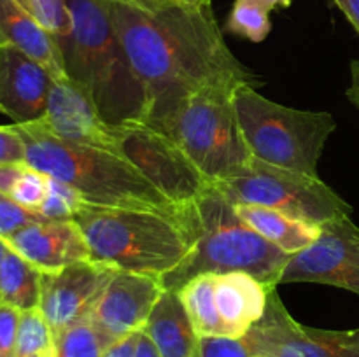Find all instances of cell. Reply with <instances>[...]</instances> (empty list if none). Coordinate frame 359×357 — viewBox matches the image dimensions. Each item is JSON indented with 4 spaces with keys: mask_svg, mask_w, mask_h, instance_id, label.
<instances>
[{
    "mask_svg": "<svg viewBox=\"0 0 359 357\" xmlns=\"http://www.w3.org/2000/svg\"><path fill=\"white\" fill-rule=\"evenodd\" d=\"M125 51L158 122L200 91H237L252 74L230 51L210 7L179 0H109Z\"/></svg>",
    "mask_w": 359,
    "mask_h": 357,
    "instance_id": "1",
    "label": "cell"
},
{
    "mask_svg": "<svg viewBox=\"0 0 359 357\" xmlns=\"http://www.w3.org/2000/svg\"><path fill=\"white\" fill-rule=\"evenodd\" d=\"M72 28L60 38L65 76L112 126L146 121L149 98L119 38L109 0H67Z\"/></svg>",
    "mask_w": 359,
    "mask_h": 357,
    "instance_id": "2",
    "label": "cell"
},
{
    "mask_svg": "<svg viewBox=\"0 0 359 357\" xmlns=\"http://www.w3.org/2000/svg\"><path fill=\"white\" fill-rule=\"evenodd\" d=\"M191 203L175 212L84 205L74 220L83 230L91 259L161 279L195 245Z\"/></svg>",
    "mask_w": 359,
    "mask_h": 357,
    "instance_id": "3",
    "label": "cell"
},
{
    "mask_svg": "<svg viewBox=\"0 0 359 357\" xmlns=\"http://www.w3.org/2000/svg\"><path fill=\"white\" fill-rule=\"evenodd\" d=\"M27 147V164L76 189L86 205L175 212L130 161L118 154L79 146L56 136L44 121L14 125Z\"/></svg>",
    "mask_w": 359,
    "mask_h": 357,
    "instance_id": "4",
    "label": "cell"
},
{
    "mask_svg": "<svg viewBox=\"0 0 359 357\" xmlns=\"http://www.w3.org/2000/svg\"><path fill=\"white\" fill-rule=\"evenodd\" d=\"M191 209L195 245L177 268L161 276L163 289L179 290L203 273L230 272H245L266 286H279L291 255L251 230L235 214L233 203L210 188L191 203Z\"/></svg>",
    "mask_w": 359,
    "mask_h": 357,
    "instance_id": "5",
    "label": "cell"
},
{
    "mask_svg": "<svg viewBox=\"0 0 359 357\" xmlns=\"http://www.w3.org/2000/svg\"><path fill=\"white\" fill-rule=\"evenodd\" d=\"M233 104L242 135L255 160L319 177L323 149L337 130L330 112L286 107L259 94L255 84L238 88Z\"/></svg>",
    "mask_w": 359,
    "mask_h": 357,
    "instance_id": "6",
    "label": "cell"
},
{
    "mask_svg": "<svg viewBox=\"0 0 359 357\" xmlns=\"http://www.w3.org/2000/svg\"><path fill=\"white\" fill-rule=\"evenodd\" d=\"M233 93L200 91L161 121L151 122L177 142L210 184L237 177L252 160L235 111Z\"/></svg>",
    "mask_w": 359,
    "mask_h": 357,
    "instance_id": "7",
    "label": "cell"
},
{
    "mask_svg": "<svg viewBox=\"0 0 359 357\" xmlns=\"http://www.w3.org/2000/svg\"><path fill=\"white\" fill-rule=\"evenodd\" d=\"M233 205H259L312 224L351 217L353 206L319 177L252 158L237 177L212 184Z\"/></svg>",
    "mask_w": 359,
    "mask_h": 357,
    "instance_id": "8",
    "label": "cell"
},
{
    "mask_svg": "<svg viewBox=\"0 0 359 357\" xmlns=\"http://www.w3.org/2000/svg\"><path fill=\"white\" fill-rule=\"evenodd\" d=\"M114 128L119 156L130 161L172 203H191L212 188L209 178L163 130L147 121Z\"/></svg>",
    "mask_w": 359,
    "mask_h": 357,
    "instance_id": "9",
    "label": "cell"
},
{
    "mask_svg": "<svg viewBox=\"0 0 359 357\" xmlns=\"http://www.w3.org/2000/svg\"><path fill=\"white\" fill-rule=\"evenodd\" d=\"M242 338L255 357H359V328L326 331L300 324L277 289L270 290L265 314Z\"/></svg>",
    "mask_w": 359,
    "mask_h": 357,
    "instance_id": "10",
    "label": "cell"
},
{
    "mask_svg": "<svg viewBox=\"0 0 359 357\" xmlns=\"http://www.w3.org/2000/svg\"><path fill=\"white\" fill-rule=\"evenodd\" d=\"M314 282L359 294V227L351 217L321 224L311 247L291 255L279 284Z\"/></svg>",
    "mask_w": 359,
    "mask_h": 357,
    "instance_id": "11",
    "label": "cell"
},
{
    "mask_svg": "<svg viewBox=\"0 0 359 357\" xmlns=\"http://www.w3.org/2000/svg\"><path fill=\"white\" fill-rule=\"evenodd\" d=\"M119 270L109 262L84 259L58 272H42L41 303L53 340L70 326L84 321Z\"/></svg>",
    "mask_w": 359,
    "mask_h": 357,
    "instance_id": "12",
    "label": "cell"
},
{
    "mask_svg": "<svg viewBox=\"0 0 359 357\" xmlns=\"http://www.w3.org/2000/svg\"><path fill=\"white\" fill-rule=\"evenodd\" d=\"M163 290L160 276L119 270L91 312L90 321L112 345L132 332L142 331Z\"/></svg>",
    "mask_w": 359,
    "mask_h": 357,
    "instance_id": "13",
    "label": "cell"
},
{
    "mask_svg": "<svg viewBox=\"0 0 359 357\" xmlns=\"http://www.w3.org/2000/svg\"><path fill=\"white\" fill-rule=\"evenodd\" d=\"M42 121L67 142L118 154L116 128L102 119L93 102L69 77L55 79Z\"/></svg>",
    "mask_w": 359,
    "mask_h": 357,
    "instance_id": "14",
    "label": "cell"
},
{
    "mask_svg": "<svg viewBox=\"0 0 359 357\" xmlns=\"http://www.w3.org/2000/svg\"><path fill=\"white\" fill-rule=\"evenodd\" d=\"M56 77L27 52L0 46V112L13 125L44 119Z\"/></svg>",
    "mask_w": 359,
    "mask_h": 357,
    "instance_id": "15",
    "label": "cell"
},
{
    "mask_svg": "<svg viewBox=\"0 0 359 357\" xmlns=\"http://www.w3.org/2000/svg\"><path fill=\"white\" fill-rule=\"evenodd\" d=\"M6 241L41 272H58L72 262L91 259L83 230L74 219H42L25 226Z\"/></svg>",
    "mask_w": 359,
    "mask_h": 357,
    "instance_id": "16",
    "label": "cell"
},
{
    "mask_svg": "<svg viewBox=\"0 0 359 357\" xmlns=\"http://www.w3.org/2000/svg\"><path fill=\"white\" fill-rule=\"evenodd\" d=\"M216 304L224 335L242 338L259 318L269 304L270 287L245 272L214 273Z\"/></svg>",
    "mask_w": 359,
    "mask_h": 357,
    "instance_id": "17",
    "label": "cell"
},
{
    "mask_svg": "<svg viewBox=\"0 0 359 357\" xmlns=\"http://www.w3.org/2000/svg\"><path fill=\"white\" fill-rule=\"evenodd\" d=\"M0 46H13L63 79V58L56 38L37 23L18 0H0Z\"/></svg>",
    "mask_w": 359,
    "mask_h": 357,
    "instance_id": "18",
    "label": "cell"
},
{
    "mask_svg": "<svg viewBox=\"0 0 359 357\" xmlns=\"http://www.w3.org/2000/svg\"><path fill=\"white\" fill-rule=\"evenodd\" d=\"M142 331L163 357H195L198 332L193 328L179 290H163Z\"/></svg>",
    "mask_w": 359,
    "mask_h": 357,
    "instance_id": "19",
    "label": "cell"
},
{
    "mask_svg": "<svg viewBox=\"0 0 359 357\" xmlns=\"http://www.w3.org/2000/svg\"><path fill=\"white\" fill-rule=\"evenodd\" d=\"M233 209L251 230L290 255L311 247L321 234L319 224L305 223L269 206L233 205Z\"/></svg>",
    "mask_w": 359,
    "mask_h": 357,
    "instance_id": "20",
    "label": "cell"
},
{
    "mask_svg": "<svg viewBox=\"0 0 359 357\" xmlns=\"http://www.w3.org/2000/svg\"><path fill=\"white\" fill-rule=\"evenodd\" d=\"M41 270L9 247L0 265V303L18 310L37 308L41 303Z\"/></svg>",
    "mask_w": 359,
    "mask_h": 357,
    "instance_id": "21",
    "label": "cell"
},
{
    "mask_svg": "<svg viewBox=\"0 0 359 357\" xmlns=\"http://www.w3.org/2000/svg\"><path fill=\"white\" fill-rule=\"evenodd\" d=\"M179 294L198 336L224 335L223 322H221L216 304V275L214 273L195 276L179 289Z\"/></svg>",
    "mask_w": 359,
    "mask_h": 357,
    "instance_id": "22",
    "label": "cell"
},
{
    "mask_svg": "<svg viewBox=\"0 0 359 357\" xmlns=\"http://www.w3.org/2000/svg\"><path fill=\"white\" fill-rule=\"evenodd\" d=\"M109 343L90 317L60 332L53 343V357H104Z\"/></svg>",
    "mask_w": 359,
    "mask_h": 357,
    "instance_id": "23",
    "label": "cell"
},
{
    "mask_svg": "<svg viewBox=\"0 0 359 357\" xmlns=\"http://www.w3.org/2000/svg\"><path fill=\"white\" fill-rule=\"evenodd\" d=\"M226 30L251 42H262L272 30L270 10L259 0H235Z\"/></svg>",
    "mask_w": 359,
    "mask_h": 357,
    "instance_id": "24",
    "label": "cell"
},
{
    "mask_svg": "<svg viewBox=\"0 0 359 357\" xmlns=\"http://www.w3.org/2000/svg\"><path fill=\"white\" fill-rule=\"evenodd\" d=\"M53 332L41 308L21 310L20 326H18L16 357L37 356V354L53 352Z\"/></svg>",
    "mask_w": 359,
    "mask_h": 357,
    "instance_id": "25",
    "label": "cell"
},
{
    "mask_svg": "<svg viewBox=\"0 0 359 357\" xmlns=\"http://www.w3.org/2000/svg\"><path fill=\"white\" fill-rule=\"evenodd\" d=\"M18 4L35 18L37 23L56 38V42L70 34L72 18L67 0H18Z\"/></svg>",
    "mask_w": 359,
    "mask_h": 357,
    "instance_id": "26",
    "label": "cell"
},
{
    "mask_svg": "<svg viewBox=\"0 0 359 357\" xmlns=\"http://www.w3.org/2000/svg\"><path fill=\"white\" fill-rule=\"evenodd\" d=\"M86 205L81 198L79 192L70 188L65 182H60L56 178L49 177L48 195H46L44 203L39 209V214L46 219L53 220H67L74 219L76 214Z\"/></svg>",
    "mask_w": 359,
    "mask_h": 357,
    "instance_id": "27",
    "label": "cell"
},
{
    "mask_svg": "<svg viewBox=\"0 0 359 357\" xmlns=\"http://www.w3.org/2000/svg\"><path fill=\"white\" fill-rule=\"evenodd\" d=\"M48 175H44L39 170H34V168L27 164L23 175H21L20 181L14 186L13 192H11V198L20 203L21 206H25V209L39 212V209L44 203L46 195H48Z\"/></svg>",
    "mask_w": 359,
    "mask_h": 357,
    "instance_id": "28",
    "label": "cell"
},
{
    "mask_svg": "<svg viewBox=\"0 0 359 357\" xmlns=\"http://www.w3.org/2000/svg\"><path fill=\"white\" fill-rule=\"evenodd\" d=\"M42 219H46V217H42L35 210L21 206L6 192H0V237L4 240L13 237L14 233L23 230L28 224L39 223Z\"/></svg>",
    "mask_w": 359,
    "mask_h": 357,
    "instance_id": "29",
    "label": "cell"
},
{
    "mask_svg": "<svg viewBox=\"0 0 359 357\" xmlns=\"http://www.w3.org/2000/svg\"><path fill=\"white\" fill-rule=\"evenodd\" d=\"M195 357H255L244 338L226 335L198 336Z\"/></svg>",
    "mask_w": 359,
    "mask_h": 357,
    "instance_id": "30",
    "label": "cell"
},
{
    "mask_svg": "<svg viewBox=\"0 0 359 357\" xmlns=\"http://www.w3.org/2000/svg\"><path fill=\"white\" fill-rule=\"evenodd\" d=\"M20 314L18 308L0 303V357H16Z\"/></svg>",
    "mask_w": 359,
    "mask_h": 357,
    "instance_id": "31",
    "label": "cell"
},
{
    "mask_svg": "<svg viewBox=\"0 0 359 357\" xmlns=\"http://www.w3.org/2000/svg\"><path fill=\"white\" fill-rule=\"evenodd\" d=\"M7 163L27 164V147L14 125L0 126V164Z\"/></svg>",
    "mask_w": 359,
    "mask_h": 357,
    "instance_id": "32",
    "label": "cell"
},
{
    "mask_svg": "<svg viewBox=\"0 0 359 357\" xmlns=\"http://www.w3.org/2000/svg\"><path fill=\"white\" fill-rule=\"evenodd\" d=\"M25 168H27L25 163L0 164V192H6V195L11 196L14 186H16V182L23 175Z\"/></svg>",
    "mask_w": 359,
    "mask_h": 357,
    "instance_id": "33",
    "label": "cell"
},
{
    "mask_svg": "<svg viewBox=\"0 0 359 357\" xmlns=\"http://www.w3.org/2000/svg\"><path fill=\"white\" fill-rule=\"evenodd\" d=\"M139 332H132V335L125 336V338L118 340L112 345H109L105 349L104 357H135V346H137V338H139Z\"/></svg>",
    "mask_w": 359,
    "mask_h": 357,
    "instance_id": "34",
    "label": "cell"
},
{
    "mask_svg": "<svg viewBox=\"0 0 359 357\" xmlns=\"http://www.w3.org/2000/svg\"><path fill=\"white\" fill-rule=\"evenodd\" d=\"M135 357H163V356L160 354L158 346L154 345L153 340H151L146 332L140 331L139 338H137Z\"/></svg>",
    "mask_w": 359,
    "mask_h": 357,
    "instance_id": "35",
    "label": "cell"
},
{
    "mask_svg": "<svg viewBox=\"0 0 359 357\" xmlns=\"http://www.w3.org/2000/svg\"><path fill=\"white\" fill-rule=\"evenodd\" d=\"M359 35V0H333Z\"/></svg>",
    "mask_w": 359,
    "mask_h": 357,
    "instance_id": "36",
    "label": "cell"
},
{
    "mask_svg": "<svg viewBox=\"0 0 359 357\" xmlns=\"http://www.w3.org/2000/svg\"><path fill=\"white\" fill-rule=\"evenodd\" d=\"M347 98L359 108V59L351 63V84L347 88Z\"/></svg>",
    "mask_w": 359,
    "mask_h": 357,
    "instance_id": "37",
    "label": "cell"
},
{
    "mask_svg": "<svg viewBox=\"0 0 359 357\" xmlns=\"http://www.w3.org/2000/svg\"><path fill=\"white\" fill-rule=\"evenodd\" d=\"M269 10L279 9V7H290L291 0H259Z\"/></svg>",
    "mask_w": 359,
    "mask_h": 357,
    "instance_id": "38",
    "label": "cell"
},
{
    "mask_svg": "<svg viewBox=\"0 0 359 357\" xmlns=\"http://www.w3.org/2000/svg\"><path fill=\"white\" fill-rule=\"evenodd\" d=\"M182 4H188V6H198V7H210L212 0H179Z\"/></svg>",
    "mask_w": 359,
    "mask_h": 357,
    "instance_id": "39",
    "label": "cell"
},
{
    "mask_svg": "<svg viewBox=\"0 0 359 357\" xmlns=\"http://www.w3.org/2000/svg\"><path fill=\"white\" fill-rule=\"evenodd\" d=\"M7 248H9V245H7V241L0 237V265H2V259H4V255H6Z\"/></svg>",
    "mask_w": 359,
    "mask_h": 357,
    "instance_id": "40",
    "label": "cell"
},
{
    "mask_svg": "<svg viewBox=\"0 0 359 357\" xmlns=\"http://www.w3.org/2000/svg\"><path fill=\"white\" fill-rule=\"evenodd\" d=\"M27 357H53V352H49V354H37V356H27Z\"/></svg>",
    "mask_w": 359,
    "mask_h": 357,
    "instance_id": "41",
    "label": "cell"
}]
</instances>
